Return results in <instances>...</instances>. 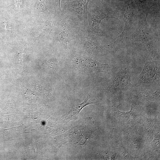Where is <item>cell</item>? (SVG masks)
I'll use <instances>...</instances> for the list:
<instances>
[{"label":"cell","mask_w":160,"mask_h":160,"mask_svg":"<svg viewBox=\"0 0 160 160\" xmlns=\"http://www.w3.org/2000/svg\"><path fill=\"white\" fill-rule=\"evenodd\" d=\"M37 6L41 12H49L45 4V0H37Z\"/></svg>","instance_id":"obj_9"},{"label":"cell","mask_w":160,"mask_h":160,"mask_svg":"<svg viewBox=\"0 0 160 160\" xmlns=\"http://www.w3.org/2000/svg\"><path fill=\"white\" fill-rule=\"evenodd\" d=\"M1 76H0V78L1 77Z\"/></svg>","instance_id":"obj_11"},{"label":"cell","mask_w":160,"mask_h":160,"mask_svg":"<svg viewBox=\"0 0 160 160\" xmlns=\"http://www.w3.org/2000/svg\"><path fill=\"white\" fill-rule=\"evenodd\" d=\"M59 13L57 37L63 47L68 48L79 41L85 30L84 25L72 14L62 11Z\"/></svg>","instance_id":"obj_1"},{"label":"cell","mask_w":160,"mask_h":160,"mask_svg":"<svg viewBox=\"0 0 160 160\" xmlns=\"http://www.w3.org/2000/svg\"><path fill=\"white\" fill-rule=\"evenodd\" d=\"M73 62L80 67L91 72H106L109 65L103 64L79 54L73 55Z\"/></svg>","instance_id":"obj_5"},{"label":"cell","mask_w":160,"mask_h":160,"mask_svg":"<svg viewBox=\"0 0 160 160\" xmlns=\"http://www.w3.org/2000/svg\"><path fill=\"white\" fill-rule=\"evenodd\" d=\"M132 1L128 0L127 8L124 17V29L121 33L116 38L126 36L128 33L130 32V30L133 28V25L135 23L134 8Z\"/></svg>","instance_id":"obj_6"},{"label":"cell","mask_w":160,"mask_h":160,"mask_svg":"<svg viewBox=\"0 0 160 160\" xmlns=\"http://www.w3.org/2000/svg\"><path fill=\"white\" fill-rule=\"evenodd\" d=\"M147 16L141 14L140 21L135 31L134 39L135 41L142 42L150 52L153 53V45L146 21Z\"/></svg>","instance_id":"obj_3"},{"label":"cell","mask_w":160,"mask_h":160,"mask_svg":"<svg viewBox=\"0 0 160 160\" xmlns=\"http://www.w3.org/2000/svg\"><path fill=\"white\" fill-rule=\"evenodd\" d=\"M95 103V101L91 99L88 95L82 103L77 106L73 107L71 110L64 115L63 117L66 119L76 120L78 118L79 112L84 107L87 105Z\"/></svg>","instance_id":"obj_7"},{"label":"cell","mask_w":160,"mask_h":160,"mask_svg":"<svg viewBox=\"0 0 160 160\" xmlns=\"http://www.w3.org/2000/svg\"><path fill=\"white\" fill-rule=\"evenodd\" d=\"M90 0H74L66 2L64 12L77 17L84 24L88 12V5Z\"/></svg>","instance_id":"obj_4"},{"label":"cell","mask_w":160,"mask_h":160,"mask_svg":"<svg viewBox=\"0 0 160 160\" xmlns=\"http://www.w3.org/2000/svg\"><path fill=\"white\" fill-rule=\"evenodd\" d=\"M57 8V9L58 10L59 12H60L62 11L61 9L60 6V2L61 0H55Z\"/></svg>","instance_id":"obj_10"},{"label":"cell","mask_w":160,"mask_h":160,"mask_svg":"<svg viewBox=\"0 0 160 160\" xmlns=\"http://www.w3.org/2000/svg\"><path fill=\"white\" fill-rule=\"evenodd\" d=\"M114 16L113 11L105 8L91 10H88L87 19L84 23L85 30L95 35L99 34L101 31L100 24L102 20L107 17L117 19Z\"/></svg>","instance_id":"obj_2"},{"label":"cell","mask_w":160,"mask_h":160,"mask_svg":"<svg viewBox=\"0 0 160 160\" xmlns=\"http://www.w3.org/2000/svg\"><path fill=\"white\" fill-rule=\"evenodd\" d=\"M141 14L147 16L151 8L159 3L158 0H133Z\"/></svg>","instance_id":"obj_8"}]
</instances>
